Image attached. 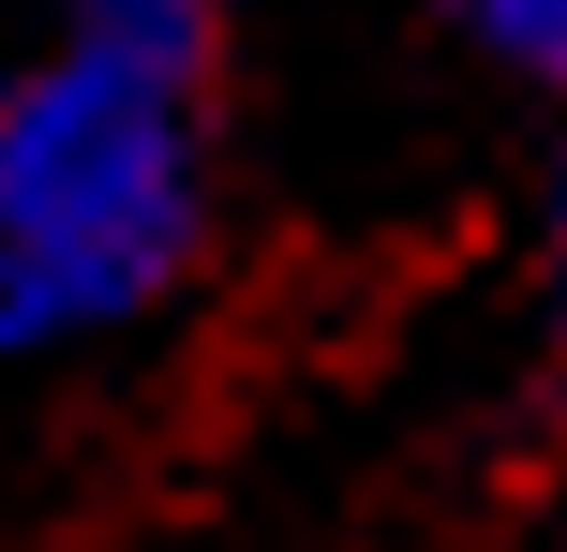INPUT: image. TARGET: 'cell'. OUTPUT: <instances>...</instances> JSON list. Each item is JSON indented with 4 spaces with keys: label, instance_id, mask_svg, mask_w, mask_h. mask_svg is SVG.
I'll use <instances>...</instances> for the list:
<instances>
[{
    "label": "cell",
    "instance_id": "obj_1",
    "mask_svg": "<svg viewBox=\"0 0 567 552\" xmlns=\"http://www.w3.org/2000/svg\"><path fill=\"white\" fill-rule=\"evenodd\" d=\"M209 239V45L75 30L0 75V269L75 344L120 329L195 269Z\"/></svg>",
    "mask_w": 567,
    "mask_h": 552
},
{
    "label": "cell",
    "instance_id": "obj_2",
    "mask_svg": "<svg viewBox=\"0 0 567 552\" xmlns=\"http://www.w3.org/2000/svg\"><path fill=\"white\" fill-rule=\"evenodd\" d=\"M463 45H493L508 75H567V0H449Z\"/></svg>",
    "mask_w": 567,
    "mask_h": 552
},
{
    "label": "cell",
    "instance_id": "obj_3",
    "mask_svg": "<svg viewBox=\"0 0 567 552\" xmlns=\"http://www.w3.org/2000/svg\"><path fill=\"white\" fill-rule=\"evenodd\" d=\"M30 358H60V329L30 314V284H16V269H0V374H30Z\"/></svg>",
    "mask_w": 567,
    "mask_h": 552
},
{
    "label": "cell",
    "instance_id": "obj_4",
    "mask_svg": "<svg viewBox=\"0 0 567 552\" xmlns=\"http://www.w3.org/2000/svg\"><path fill=\"white\" fill-rule=\"evenodd\" d=\"M553 314H567V165H553Z\"/></svg>",
    "mask_w": 567,
    "mask_h": 552
}]
</instances>
